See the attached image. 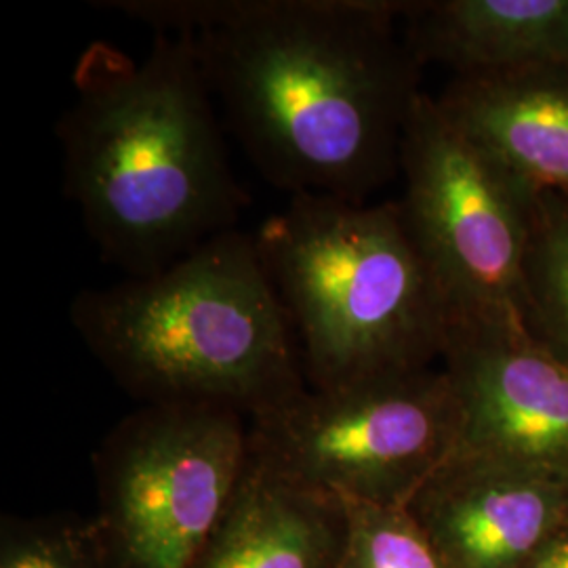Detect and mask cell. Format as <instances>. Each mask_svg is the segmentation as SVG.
Wrapping results in <instances>:
<instances>
[{
	"label": "cell",
	"mask_w": 568,
	"mask_h": 568,
	"mask_svg": "<svg viewBox=\"0 0 568 568\" xmlns=\"http://www.w3.org/2000/svg\"><path fill=\"white\" fill-rule=\"evenodd\" d=\"M187 34L230 133L274 187L352 203L400 173L424 65L396 0H110Z\"/></svg>",
	"instance_id": "1"
},
{
	"label": "cell",
	"mask_w": 568,
	"mask_h": 568,
	"mask_svg": "<svg viewBox=\"0 0 568 568\" xmlns=\"http://www.w3.org/2000/svg\"><path fill=\"white\" fill-rule=\"evenodd\" d=\"M72 87L58 122L63 192L105 264L142 278L239 230L248 199L187 34L154 32L143 58L91 42Z\"/></svg>",
	"instance_id": "2"
},
{
	"label": "cell",
	"mask_w": 568,
	"mask_h": 568,
	"mask_svg": "<svg viewBox=\"0 0 568 568\" xmlns=\"http://www.w3.org/2000/svg\"><path fill=\"white\" fill-rule=\"evenodd\" d=\"M70 323L142 405L225 406L251 422L307 387L295 331L241 230L156 274L84 288Z\"/></svg>",
	"instance_id": "3"
},
{
	"label": "cell",
	"mask_w": 568,
	"mask_h": 568,
	"mask_svg": "<svg viewBox=\"0 0 568 568\" xmlns=\"http://www.w3.org/2000/svg\"><path fill=\"white\" fill-rule=\"evenodd\" d=\"M253 239L295 331L307 387L443 358L450 312L398 201L295 194Z\"/></svg>",
	"instance_id": "4"
},
{
	"label": "cell",
	"mask_w": 568,
	"mask_h": 568,
	"mask_svg": "<svg viewBox=\"0 0 568 568\" xmlns=\"http://www.w3.org/2000/svg\"><path fill=\"white\" fill-rule=\"evenodd\" d=\"M445 368L305 387L248 422V448L286 483L328 499L406 508L459 445Z\"/></svg>",
	"instance_id": "5"
},
{
	"label": "cell",
	"mask_w": 568,
	"mask_h": 568,
	"mask_svg": "<svg viewBox=\"0 0 568 568\" xmlns=\"http://www.w3.org/2000/svg\"><path fill=\"white\" fill-rule=\"evenodd\" d=\"M248 419L213 405H142L93 455V525L112 568H196L248 466Z\"/></svg>",
	"instance_id": "6"
},
{
	"label": "cell",
	"mask_w": 568,
	"mask_h": 568,
	"mask_svg": "<svg viewBox=\"0 0 568 568\" xmlns=\"http://www.w3.org/2000/svg\"><path fill=\"white\" fill-rule=\"evenodd\" d=\"M406 230L450 321L525 325V264L539 192L464 138L422 93L400 150Z\"/></svg>",
	"instance_id": "7"
},
{
	"label": "cell",
	"mask_w": 568,
	"mask_h": 568,
	"mask_svg": "<svg viewBox=\"0 0 568 568\" xmlns=\"http://www.w3.org/2000/svg\"><path fill=\"white\" fill-rule=\"evenodd\" d=\"M443 368L462 434L455 450L568 476V365L504 321H450Z\"/></svg>",
	"instance_id": "8"
},
{
	"label": "cell",
	"mask_w": 568,
	"mask_h": 568,
	"mask_svg": "<svg viewBox=\"0 0 568 568\" xmlns=\"http://www.w3.org/2000/svg\"><path fill=\"white\" fill-rule=\"evenodd\" d=\"M406 508L445 568H525L568 525V476L455 450Z\"/></svg>",
	"instance_id": "9"
},
{
	"label": "cell",
	"mask_w": 568,
	"mask_h": 568,
	"mask_svg": "<svg viewBox=\"0 0 568 568\" xmlns=\"http://www.w3.org/2000/svg\"><path fill=\"white\" fill-rule=\"evenodd\" d=\"M436 103L516 180L539 194H568L567 65L453 79Z\"/></svg>",
	"instance_id": "10"
},
{
	"label": "cell",
	"mask_w": 568,
	"mask_h": 568,
	"mask_svg": "<svg viewBox=\"0 0 568 568\" xmlns=\"http://www.w3.org/2000/svg\"><path fill=\"white\" fill-rule=\"evenodd\" d=\"M403 23L419 63L455 79L568 68V0H422L406 2Z\"/></svg>",
	"instance_id": "11"
},
{
	"label": "cell",
	"mask_w": 568,
	"mask_h": 568,
	"mask_svg": "<svg viewBox=\"0 0 568 568\" xmlns=\"http://www.w3.org/2000/svg\"><path fill=\"white\" fill-rule=\"evenodd\" d=\"M345 527L344 501L286 483L248 453L234 504L196 568H337Z\"/></svg>",
	"instance_id": "12"
},
{
	"label": "cell",
	"mask_w": 568,
	"mask_h": 568,
	"mask_svg": "<svg viewBox=\"0 0 568 568\" xmlns=\"http://www.w3.org/2000/svg\"><path fill=\"white\" fill-rule=\"evenodd\" d=\"M525 326L568 365V194L537 196L525 264Z\"/></svg>",
	"instance_id": "13"
},
{
	"label": "cell",
	"mask_w": 568,
	"mask_h": 568,
	"mask_svg": "<svg viewBox=\"0 0 568 568\" xmlns=\"http://www.w3.org/2000/svg\"><path fill=\"white\" fill-rule=\"evenodd\" d=\"M344 506L347 527L337 568H445L408 508Z\"/></svg>",
	"instance_id": "14"
},
{
	"label": "cell",
	"mask_w": 568,
	"mask_h": 568,
	"mask_svg": "<svg viewBox=\"0 0 568 568\" xmlns=\"http://www.w3.org/2000/svg\"><path fill=\"white\" fill-rule=\"evenodd\" d=\"M0 568H112L98 530L79 516H4Z\"/></svg>",
	"instance_id": "15"
},
{
	"label": "cell",
	"mask_w": 568,
	"mask_h": 568,
	"mask_svg": "<svg viewBox=\"0 0 568 568\" xmlns=\"http://www.w3.org/2000/svg\"><path fill=\"white\" fill-rule=\"evenodd\" d=\"M525 568H568V525Z\"/></svg>",
	"instance_id": "16"
}]
</instances>
